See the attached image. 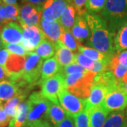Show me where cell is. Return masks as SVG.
Instances as JSON below:
<instances>
[{
  "label": "cell",
  "instance_id": "6da1fadb",
  "mask_svg": "<svg viewBox=\"0 0 127 127\" xmlns=\"http://www.w3.org/2000/svg\"><path fill=\"white\" fill-rule=\"evenodd\" d=\"M84 16L91 31V36L88 42V45L105 55L116 53L115 32L110 29L106 20L100 15L91 14L88 11Z\"/></svg>",
  "mask_w": 127,
  "mask_h": 127
},
{
  "label": "cell",
  "instance_id": "7a4b0ae2",
  "mask_svg": "<svg viewBox=\"0 0 127 127\" xmlns=\"http://www.w3.org/2000/svg\"><path fill=\"white\" fill-rule=\"evenodd\" d=\"M96 73L88 70L86 72L70 73L64 76V88L82 99H86L91 93V87Z\"/></svg>",
  "mask_w": 127,
  "mask_h": 127
},
{
  "label": "cell",
  "instance_id": "3957f363",
  "mask_svg": "<svg viewBox=\"0 0 127 127\" xmlns=\"http://www.w3.org/2000/svg\"><path fill=\"white\" fill-rule=\"evenodd\" d=\"M100 15L116 33L119 28L127 22V0H107Z\"/></svg>",
  "mask_w": 127,
  "mask_h": 127
},
{
  "label": "cell",
  "instance_id": "277c9868",
  "mask_svg": "<svg viewBox=\"0 0 127 127\" xmlns=\"http://www.w3.org/2000/svg\"><path fill=\"white\" fill-rule=\"evenodd\" d=\"M28 114L27 126L31 127L36 123L48 120L47 114L51 101L46 98L41 92H33L27 100Z\"/></svg>",
  "mask_w": 127,
  "mask_h": 127
},
{
  "label": "cell",
  "instance_id": "5b68a950",
  "mask_svg": "<svg viewBox=\"0 0 127 127\" xmlns=\"http://www.w3.org/2000/svg\"><path fill=\"white\" fill-rule=\"evenodd\" d=\"M42 64V58L36 53L30 52L26 55V62L23 73V79L32 86L39 84Z\"/></svg>",
  "mask_w": 127,
  "mask_h": 127
},
{
  "label": "cell",
  "instance_id": "8992f818",
  "mask_svg": "<svg viewBox=\"0 0 127 127\" xmlns=\"http://www.w3.org/2000/svg\"><path fill=\"white\" fill-rule=\"evenodd\" d=\"M58 99L61 106L68 115L73 117L86 109V99L80 98L64 89L59 93Z\"/></svg>",
  "mask_w": 127,
  "mask_h": 127
},
{
  "label": "cell",
  "instance_id": "52a82bcc",
  "mask_svg": "<svg viewBox=\"0 0 127 127\" xmlns=\"http://www.w3.org/2000/svg\"><path fill=\"white\" fill-rule=\"evenodd\" d=\"M21 26L23 31L21 45L28 53L32 52L45 39V35L40 26L22 25Z\"/></svg>",
  "mask_w": 127,
  "mask_h": 127
},
{
  "label": "cell",
  "instance_id": "ba28073f",
  "mask_svg": "<svg viewBox=\"0 0 127 127\" xmlns=\"http://www.w3.org/2000/svg\"><path fill=\"white\" fill-rule=\"evenodd\" d=\"M42 95L55 104H59L58 95L64 88V79L61 73H58L43 81L41 84Z\"/></svg>",
  "mask_w": 127,
  "mask_h": 127
},
{
  "label": "cell",
  "instance_id": "9c48e42d",
  "mask_svg": "<svg viewBox=\"0 0 127 127\" xmlns=\"http://www.w3.org/2000/svg\"><path fill=\"white\" fill-rule=\"evenodd\" d=\"M42 19V6L26 3L20 7L18 22L21 26H40Z\"/></svg>",
  "mask_w": 127,
  "mask_h": 127
},
{
  "label": "cell",
  "instance_id": "30bf717a",
  "mask_svg": "<svg viewBox=\"0 0 127 127\" xmlns=\"http://www.w3.org/2000/svg\"><path fill=\"white\" fill-rule=\"evenodd\" d=\"M102 104L109 112L124 110L127 107V92L119 86L106 95Z\"/></svg>",
  "mask_w": 127,
  "mask_h": 127
},
{
  "label": "cell",
  "instance_id": "8fae6325",
  "mask_svg": "<svg viewBox=\"0 0 127 127\" xmlns=\"http://www.w3.org/2000/svg\"><path fill=\"white\" fill-rule=\"evenodd\" d=\"M25 62L26 56L10 54L4 68L9 81H16L23 76Z\"/></svg>",
  "mask_w": 127,
  "mask_h": 127
},
{
  "label": "cell",
  "instance_id": "7c38bea8",
  "mask_svg": "<svg viewBox=\"0 0 127 127\" xmlns=\"http://www.w3.org/2000/svg\"><path fill=\"white\" fill-rule=\"evenodd\" d=\"M68 4L66 0H46L42 6V18L58 21Z\"/></svg>",
  "mask_w": 127,
  "mask_h": 127
},
{
  "label": "cell",
  "instance_id": "4fadbf2b",
  "mask_svg": "<svg viewBox=\"0 0 127 127\" xmlns=\"http://www.w3.org/2000/svg\"><path fill=\"white\" fill-rule=\"evenodd\" d=\"M23 31L22 27L16 22H10L3 26L1 37L4 45L8 44L21 43Z\"/></svg>",
  "mask_w": 127,
  "mask_h": 127
},
{
  "label": "cell",
  "instance_id": "5bb4252c",
  "mask_svg": "<svg viewBox=\"0 0 127 127\" xmlns=\"http://www.w3.org/2000/svg\"><path fill=\"white\" fill-rule=\"evenodd\" d=\"M40 27L43 32L46 39L55 45L59 40L64 30V28L61 26L58 21L42 18L40 23Z\"/></svg>",
  "mask_w": 127,
  "mask_h": 127
},
{
  "label": "cell",
  "instance_id": "9a60e30c",
  "mask_svg": "<svg viewBox=\"0 0 127 127\" xmlns=\"http://www.w3.org/2000/svg\"><path fill=\"white\" fill-rule=\"evenodd\" d=\"M108 93L109 91L104 86L97 83H93L91 87L90 95L86 99V109L102 105L104 102L106 95Z\"/></svg>",
  "mask_w": 127,
  "mask_h": 127
},
{
  "label": "cell",
  "instance_id": "2e32d148",
  "mask_svg": "<svg viewBox=\"0 0 127 127\" xmlns=\"http://www.w3.org/2000/svg\"><path fill=\"white\" fill-rule=\"evenodd\" d=\"M84 14L83 15L77 14L75 23L71 30L73 35L80 42H83L85 41L89 40L91 36V29L87 23Z\"/></svg>",
  "mask_w": 127,
  "mask_h": 127
},
{
  "label": "cell",
  "instance_id": "e0dca14e",
  "mask_svg": "<svg viewBox=\"0 0 127 127\" xmlns=\"http://www.w3.org/2000/svg\"><path fill=\"white\" fill-rule=\"evenodd\" d=\"M55 58L62 68L75 63V54L59 40L56 44Z\"/></svg>",
  "mask_w": 127,
  "mask_h": 127
},
{
  "label": "cell",
  "instance_id": "ac0fdd59",
  "mask_svg": "<svg viewBox=\"0 0 127 127\" xmlns=\"http://www.w3.org/2000/svg\"><path fill=\"white\" fill-rule=\"evenodd\" d=\"M62 67L55 57H51L50 59L45 60L43 62L42 66L41 78L39 84L41 85L42 83L47 79L52 77L58 73H60Z\"/></svg>",
  "mask_w": 127,
  "mask_h": 127
},
{
  "label": "cell",
  "instance_id": "d6986e66",
  "mask_svg": "<svg viewBox=\"0 0 127 127\" xmlns=\"http://www.w3.org/2000/svg\"><path fill=\"white\" fill-rule=\"evenodd\" d=\"M87 110L88 112L91 127H102L104 121L109 113L103 104Z\"/></svg>",
  "mask_w": 127,
  "mask_h": 127
},
{
  "label": "cell",
  "instance_id": "ffe728a7",
  "mask_svg": "<svg viewBox=\"0 0 127 127\" xmlns=\"http://www.w3.org/2000/svg\"><path fill=\"white\" fill-rule=\"evenodd\" d=\"M28 114V102L24 100L18 106L14 117L11 119L9 127H26Z\"/></svg>",
  "mask_w": 127,
  "mask_h": 127
},
{
  "label": "cell",
  "instance_id": "44dd1931",
  "mask_svg": "<svg viewBox=\"0 0 127 127\" xmlns=\"http://www.w3.org/2000/svg\"><path fill=\"white\" fill-rule=\"evenodd\" d=\"M93 83H97L104 86L107 88L109 93L120 86L119 81L109 70L96 74Z\"/></svg>",
  "mask_w": 127,
  "mask_h": 127
},
{
  "label": "cell",
  "instance_id": "7402d4cb",
  "mask_svg": "<svg viewBox=\"0 0 127 127\" xmlns=\"http://www.w3.org/2000/svg\"><path fill=\"white\" fill-rule=\"evenodd\" d=\"M18 88L14 81L6 80L0 82V104L3 105L8 100L17 95Z\"/></svg>",
  "mask_w": 127,
  "mask_h": 127
},
{
  "label": "cell",
  "instance_id": "603a6c76",
  "mask_svg": "<svg viewBox=\"0 0 127 127\" xmlns=\"http://www.w3.org/2000/svg\"><path fill=\"white\" fill-rule=\"evenodd\" d=\"M102 127H127V117L124 110L110 112Z\"/></svg>",
  "mask_w": 127,
  "mask_h": 127
},
{
  "label": "cell",
  "instance_id": "cb8c5ba5",
  "mask_svg": "<svg viewBox=\"0 0 127 127\" xmlns=\"http://www.w3.org/2000/svg\"><path fill=\"white\" fill-rule=\"evenodd\" d=\"M77 11L73 5L68 4L58 20L61 26L65 29L71 31L76 18Z\"/></svg>",
  "mask_w": 127,
  "mask_h": 127
},
{
  "label": "cell",
  "instance_id": "d4e9b609",
  "mask_svg": "<svg viewBox=\"0 0 127 127\" xmlns=\"http://www.w3.org/2000/svg\"><path fill=\"white\" fill-rule=\"evenodd\" d=\"M68 114L59 105L51 102L47 114V119L55 127H57L60 123L66 118Z\"/></svg>",
  "mask_w": 127,
  "mask_h": 127
},
{
  "label": "cell",
  "instance_id": "484cf974",
  "mask_svg": "<svg viewBox=\"0 0 127 127\" xmlns=\"http://www.w3.org/2000/svg\"><path fill=\"white\" fill-rule=\"evenodd\" d=\"M20 7L17 4H4L0 10V15L4 19L5 24L10 22L18 21Z\"/></svg>",
  "mask_w": 127,
  "mask_h": 127
},
{
  "label": "cell",
  "instance_id": "4316f807",
  "mask_svg": "<svg viewBox=\"0 0 127 127\" xmlns=\"http://www.w3.org/2000/svg\"><path fill=\"white\" fill-rule=\"evenodd\" d=\"M37 55L41 58L48 59L54 56L56 53V45L50 40L45 39L34 50Z\"/></svg>",
  "mask_w": 127,
  "mask_h": 127
},
{
  "label": "cell",
  "instance_id": "83f0119b",
  "mask_svg": "<svg viewBox=\"0 0 127 127\" xmlns=\"http://www.w3.org/2000/svg\"><path fill=\"white\" fill-rule=\"evenodd\" d=\"M114 45L117 52L127 50V22L123 24L116 32Z\"/></svg>",
  "mask_w": 127,
  "mask_h": 127
},
{
  "label": "cell",
  "instance_id": "f1b7e54d",
  "mask_svg": "<svg viewBox=\"0 0 127 127\" xmlns=\"http://www.w3.org/2000/svg\"><path fill=\"white\" fill-rule=\"evenodd\" d=\"M59 41L66 47H68V49H70L74 52H78L79 47L81 45V42L78 41L76 38L73 35L71 32L65 30L64 28L60 36Z\"/></svg>",
  "mask_w": 127,
  "mask_h": 127
},
{
  "label": "cell",
  "instance_id": "f546056e",
  "mask_svg": "<svg viewBox=\"0 0 127 127\" xmlns=\"http://www.w3.org/2000/svg\"><path fill=\"white\" fill-rule=\"evenodd\" d=\"M109 70L113 73L115 77L119 81L127 73V67L123 66L119 62L117 52H116L110 59L109 64Z\"/></svg>",
  "mask_w": 127,
  "mask_h": 127
},
{
  "label": "cell",
  "instance_id": "4dcf8cb0",
  "mask_svg": "<svg viewBox=\"0 0 127 127\" xmlns=\"http://www.w3.org/2000/svg\"><path fill=\"white\" fill-rule=\"evenodd\" d=\"M25 100L26 99H24L21 95H17L3 104L5 112L11 118V119L14 117L16 112V109L19 104Z\"/></svg>",
  "mask_w": 127,
  "mask_h": 127
},
{
  "label": "cell",
  "instance_id": "1f68e13d",
  "mask_svg": "<svg viewBox=\"0 0 127 127\" xmlns=\"http://www.w3.org/2000/svg\"><path fill=\"white\" fill-rule=\"evenodd\" d=\"M78 52L82 53L83 55H84L85 56H86L87 57H88L89 59H92L93 61H95V62L104 59L108 55H105L104 53L97 50L95 48L89 47H85V46H83L82 45L79 47Z\"/></svg>",
  "mask_w": 127,
  "mask_h": 127
},
{
  "label": "cell",
  "instance_id": "d6a6232c",
  "mask_svg": "<svg viewBox=\"0 0 127 127\" xmlns=\"http://www.w3.org/2000/svg\"><path fill=\"white\" fill-rule=\"evenodd\" d=\"M107 0H88L86 4V9L88 13H100L103 9Z\"/></svg>",
  "mask_w": 127,
  "mask_h": 127
},
{
  "label": "cell",
  "instance_id": "836d02e7",
  "mask_svg": "<svg viewBox=\"0 0 127 127\" xmlns=\"http://www.w3.org/2000/svg\"><path fill=\"white\" fill-rule=\"evenodd\" d=\"M75 120L76 127H91L88 112L86 109L82 111L81 113L77 114L76 117H73Z\"/></svg>",
  "mask_w": 127,
  "mask_h": 127
},
{
  "label": "cell",
  "instance_id": "e575fe53",
  "mask_svg": "<svg viewBox=\"0 0 127 127\" xmlns=\"http://www.w3.org/2000/svg\"><path fill=\"white\" fill-rule=\"evenodd\" d=\"M75 63L78 64L81 66L90 71L94 65V62L92 59H89L81 52H78L75 54Z\"/></svg>",
  "mask_w": 127,
  "mask_h": 127
},
{
  "label": "cell",
  "instance_id": "d590c367",
  "mask_svg": "<svg viewBox=\"0 0 127 127\" xmlns=\"http://www.w3.org/2000/svg\"><path fill=\"white\" fill-rule=\"evenodd\" d=\"M88 69L81 66L77 63H73L68 65L67 66L62 67L60 73L64 76L66 75H68L70 73H83L86 72Z\"/></svg>",
  "mask_w": 127,
  "mask_h": 127
},
{
  "label": "cell",
  "instance_id": "8d00e7d4",
  "mask_svg": "<svg viewBox=\"0 0 127 127\" xmlns=\"http://www.w3.org/2000/svg\"><path fill=\"white\" fill-rule=\"evenodd\" d=\"M4 48L8 50L10 54H14V55H19V56H26L28 54V52L23 47V46L19 44L4 45Z\"/></svg>",
  "mask_w": 127,
  "mask_h": 127
},
{
  "label": "cell",
  "instance_id": "74e56055",
  "mask_svg": "<svg viewBox=\"0 0 127 127\" xmlns=\"http://www.w3.org/2000/svg\"><path fill=\"white\" fill-rule=\"evenodd\" d=\"M70 4L73 5L76 9L78 15H83L87 11L85 7L88 0H66Z\"/></svg>",
  "mask_w": 127,
  "mask_h": 127
},
{
  "label": "cell",
  "instance_id": "f35d334b",
  "mask_svg": "<svg viewBox=\"0 0 127 127\" xmlns=\"http://www.w3.org/2000/svg\"><path fill=\"white\" fill-rule=\"evenodd\" d=\"M11 118L5 112L3 105L0 104V127H6L9 125Z\"/></svg>",
  "mask_w": 127,
  "mask_h": 127
},
{
  "label": "cell",
  "instance_id": "ab89813d",
  "mask_svg": "<svg viewBox=\"0 0 127 127\" xmlns=\"http://www.w3.org/2000/svg\"><path fill=\"white\" fill-rule=\"evenodd\" d=\"M57 127H76L74 118L67 114L66 118L59 124Z\"/></svg>",
  "mask_w": 127,
  "mask_h": 127
},
{
  "label": "cell",
  "instance_id": "60d3db41",
  "mask_svg": "<svg viewBox=\"0 0 127 127\" xmlns=\"http://www.w3.org/2000/svg\"><path fill=\"white\" fill-rule=\"evenodd\" d=\"M10 53L8 50L5 48L0 50V66H1L3 68H5L6 63L8 60Z\"/></svg>",
  "mask_w": 127,
  "mask_h": 127
},
{
  "label": "cell",
  "instance_id": "b9f144b4",
  "mask_svg": "<svg viewBox=\"0 0 127 127\" xmlns=\"http://www.w3.org/2000/svg\"><path fill=\"white\" fill-rule=\"evenodd\" d=\"M117 57L119 62L123 66L127 67V50L117 52Z\"/></svg>",
  "mask_w": 127,
  "mask_h": 127
},
{
  "label": "cell",
  "instance_id": "7bdbcfd3",
  "mask_svg": "<svg viewBox=\"0 0 127 127\" xmlns=\"http://www.w3.org/2000/svg\"><path fill=\"white\" fill-rule=\"evenodd\" d=\"M31 127H55L52 126V124L49 122L48 120H44V121H41L39 122L36 123L35 124H33Z\"/></svg>",
  "mask_w": 127,
  "mask_h": 127
},
{
  "label": "cell",
  "instance_id": "ee69618b",
  "mask_svg": "<svg viewBox=\"0 0 127 127\" xmlns=\"http://www.w3.org/2000/svg\"><path fill=\"white\" fill-rule=\"evenodd\" d=\"M8 80V76L5 69L1 66H0V82Z\"/></svg>",
  "mask_w": 127,
  "mask_h": 127
},
{
  "label": "cell",
  "instance_id": "f6af8a7d",
  "mask_svg": "<svg viewBox=\"0 0 127 127\" xmlns=\"http://www.w3.org/2000/svg\"><path fill=\"white\" fill-rule=\"evenodd\" d=\"M23 1L27 2V3H31L32 4L38 5V6H42L44 2L46 0H23Z\"/></svg>",
  "mask_w": 127,
  "mask_h": 127
},
{
  "label": "cell",
  "instance_id": "bcb514c9",
  "mask_svg": "<svg viewBox=\"0 0 127 127\" xmlns=\"http://www.w3.org/2000/svg\"><path fill=\"white\" fill-rule=\"evenodd\" d=\"M2 1L6 4H16L17 0H2Z\"/></svg>",
  "mask_w": 127,
  "mask_h": 127
},
{
  "label": "cell",
  "instance_id": "7dc6e473",
  "mask_svg": "<svg viewBox=\"0 0 127 127\" xmlns=\"http://www.w3.org/2000/svg\"><path fill=\"white\" fill-rule=\"evenodd\" d=\"M3 26H4V25L0 24V50H1L2 47H4V44H3V42H2V40H1V30H2Z\"/></svg>",
  "mask_w": 127,
  "mask_h": 127
},
{
  "label": "cell",
  "instance_id": "c3c4849f",
  "mask_svg": "<svg viewBox=\"0 0 127 127\" xmlns=\"http://www.w3.org/2000/svg\"><path fill=\"white\" fill-rule=\"evenodd\" d=\"M4 4H2L1 2V1H0V10L1 9V7H2V6H3ZM0 24H1V25H5V22L4 21V19L1 18V15H0Z\"/></svg>",
  "mask_w": 127,
  "mask_h": 127
},
{
  "label": "cell",
  "instance_id": "681fc988",
  "mask_svg": "<svg viewBox=\"0 0 127 127\" xmlns=\"http://www.w3.org/2000/svg\"><path fill=\"white\" fill-rule=\"evenodd\" d=\"M119 85H120V86L122 87L124 91L127 92V83H126V84H122V83H121L119 82Z\"/></svg>",
  "mask_w": 127,
  "mask_h": 127
},
{
  "label": "cell",
  "instance_id": "f907efd6",
  "mask_svg": "<svg viewBox=\"0 0 127 127\" xmlns=\"http://www.w3.org/2000/svg\"><path fill=\"white\" fill-rule=\"evenodd\" d=\"M126 114H127V107L126 108Z\"/></svg>",
  "mask_w": 127,
  "mask_h": 127
},
{
  "label": "cell",
  "instance_id": "816d5d0a",
  "mask_svg": "<svg viewBox=\"0 0 127 127\" xmlns=\"http://www.w3.org/2000/svg\"><path fill=\"white\" fill-rule=\"evenodd\" d=\"M26 127H28V126H26Z\"/></svg>",
  "mask_w": 127,
  "mask_h": 127
}]
</instances>
